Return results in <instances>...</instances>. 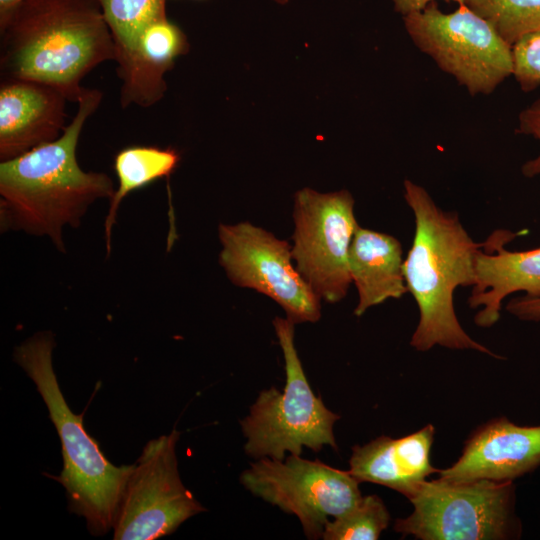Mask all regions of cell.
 I'll list each match as a JSON object with an SVG mask.
<instances>
[{"mask_svg": "<svg viewBox=\"0 0 540 540\" xmlns=\"http://www.w3.org/2000/svg\"><path fill=\"white\" fill-rule=\"evenodd\" d=\"M434 434V426L428 424L398 439L380 436L354 446L349 472L359 482L386 486L409 500L428 476L438 472L430 462Z\"/></svg>", "mask_w": 540, "mask_h": 540, "instance_id": "cell-14", "label": "cell"}, {"mask_svg": "<svg viewBox=\"0 0 540 540\" xmlns=\"http://www.w3.org/2000/svg\"><path fill=\"white\" fill-rule=\"evenodd\" d=\"M509 313L525 321H540V298L521 296L512 299L506 306Z\"/></svg>", "mask_w": 540, "mask_h": 540, "instance_id": "cell-23", "label": "cell"}, {"mask_svg": "<svg viewBox=\"0 0 540 540\" xmlns=\"http://www.w3.org/2000/svg\"><path fill=\"white\" fill-rule=\"evenodd\" d=\"M290 319L275 317L273 326L282 349L286 385L259 393L249 415L241 421L247 441L246 454L255 459H285L302 453L303 447L317 452L324 445L337 449L333 433L339 415L330 411L311 389L294 344Z\"/></svg>", "mask_w": 540, "mask_h": 540, "instance_id": "cell-5", "label": "cell"}, {"mask_svg": "<svg viewBox=\"0 0 540 540\" xmlns=\"http://www.w3.org/2000/svg\"><path fill=\"white\" fill-rule=\"evenodd\" d=\"M513 74L521 89L540 86V30L521 37L512 45Z\"/></svg>", "mask_w": 540, "mask_h": 540, "instance_id": "cell-21", "label": "cell"}, {"mask_svg": "<svg viewBox=\"0 0 540 540\" xmlns=\"http://www.w3.org/2000/svg\"><path fill=\"white\" fill-rule=\"evenodd\" d=\"M291 246L296 269L313 291L328 303L342 300L352 282L349 250L359 226L349 191L295 193Z\"/></svg>", "mask_w": 540, "mask_h": 540, "instance_id": "cell-8", "label": "cell"}, {"mask_svg": "<svg viewBox=\"0 0 540 540\" xmlns=\"http://www.w3.org/2000/svg\"><path fill=\"white\" fill-rule=\"evenodd\" d=\"M101 101L100 90L84 87L75 116L56 140L1 161L2 232L45 235L64 251V226L78 227L93 202L112 199V179L102 172L82 170L76 156L81 131Z\"/></svg>", "mask_w": 540, "mask_h": 540, "instance_id": "cell-1", "label": "cell"}, {"mask_svg": "<svg viewBox=\"0 0 540 540\" xmlns=\"http://www.w3.org/2000/svg\"><path fill=\"white\" fill-rule=\"evenodd\" d=\"M66 96L37 81L1 78L0 159L16 158L64 131Z\"/></svg>", "mask_w": 540, "mask_h": 540, "instance_id": "cell-13", "label": "cell"}, {"mask_svg": "<svg viewBox=\"0 0 540 540\" xmlns=\"http://www.w3.org/2000/svg\"><path fill=\"white\" fill-rule=\"evenodd\" d=\"M179 160V154L172 148L133 146L117 153L114 169L118 178V188L110 200V208L104 223L107 254L110 253L111 231L122 200L129 193L157 179L168 177Z\"/></svg>", "mask_w": 540, "mask_h": 540, "instance_id": "cell-18", "label": "cell"}, {"mask_svg": "<svg viewBox=\"0 0 540 540\" xmlns=\"http://www.w3.org/2000/svg\"><path fill=\"white\" fill-rule=\"evenodd\" d=\"M55 346L50 332H39L17 346L14 361L34 382L60 438L63 468L53 476L66 490L68 510L86 520L94 536L113 530L119 503L133 469L116 466L84 427L60 389L52 362Z\"/></svg>", "mask_w": 540, "mask_h": 540, "instance_id": "cell-4", "label": "cell"}, {"mask_svg": "<svg viewBox=\"0 0 540 540\" xmlns=\"http://www.w3.org/2000/svg\"><path fill=\"white\" fill-rule=\"evenodd\" d=\"M390 522V514L380 497L368 495L325 525V540H376Z\"/></svg>", "mask_w": 540, "mask_h": 540, "instance_id": "cell-20", "label": "cell"}, {"mask_svg": "<svg viewBox=\"0 0 540 540\" xmlns=\"http://www.w3.org/2000/svg\"><path fill=\"white\" fill-rule=\"evenodd\" d=\"M349 270L359 297L356 316L408 292L402 246L391 235L358 226L349 250Z\"/></svg>", "mask_w": 540, "mask_h": 540, "instance_id": "cell-16", "label": "cell"}, {"mask_svg": "<svg viewBox=\"0 0 540 540\" xmlns=\"http://www.w3.org/2000/svg\"><path fill=\"white\" fill-rule=\"evenodd\" d=\"M240 481L253 495L297 516L308 539L321 538L329 517L342 515L362 498L360 482L349 471L299 455L257 459Z\"/></svg>", "mask_w": 540, "mask_h": 540, "instance_id": "cell-10", "label": "cell"}, {"mask_svg": "<svg viewBox=\"0 0 540 540\" xmlns=\"http://www.w3.org/2000/svg\"><path fill=\"white\" fill-rule=\"evenodd\" d=\"M413 512L394 530L421 540H505L518 538L513 481L425 480L409 499Z\"/></svg>", "mask_w": 540, "mask_h": 540, "instance_id": "cell-6", "label": "cell"}, {"mask_svg": "<svg viewBox=\"0 0 540 540\" xmlns=\"http://www.w3.org/2000/svg\"><path fill=\"white\" fill-rule=\"evenodd\" d=\"M179 436L173 429L144 446L119 503L114 540H155L206 510L181 481L176 456Z\"/></svg>", "mask_w": 540, "mask_h": 540, "instance_id": "cell-9", "label": "cell"}, {"mask_svg": "<svg viewBox=\"0 0 540 540\" xmlns=\"http://www.w3.org/2000/svg\"><path fill=\"white\" fill-rule=\"evenodd\" d=\"M219 263L236 286L251 288L279 304L292 322H316L321 298L292 264L291 246L250 222L220 224Z\"/></svg>", "mask_w": 540, "mask_h": 540, "instance_id": "cell-11", "label": "cell"}, {"mask_svg": "<svg viewBox=\"0 0 540 540\" xmlns=\"http://www.w3.org/2000/svg\"><path fill=\"white\" fill-rule=\"evenodd\" d=\"M507 241L489 251L478 250L475 257L476 284L468 299L473 309L482 307L475 317L476 325L488 328L500 317L502 301L510 294L523 291L540 298V247L528 251H508Z\"/></svg>", "mask_w": 540, "mask_h": 540, "instance_id": "cell-15", "label": "cell"}, {"mask_svg": "<svg viewBox=\"0 0 540 540\" xmlns=\"http://www.w3.org/2000/svg\"><path fill=\"white\" fill-rule=\"evenodd\" d=\"M512 46L526 34L540 30V0H466Z\"/></svg>", "mask_w": 540, "mask_h": 540, "instance_id": "cell-19", "label": "cell"}, {"mask_svg": "<svg viewBox=\"0 0 540 540\" xmlns=\"http://www.w3.org/2000/svg\"><path fill=\"white\" fill-rule=\"evenodd\" d=\"M404 23L416 46L472 95L490 94L513 74L512 46L465 4L446 14L430 3Z\"/></svg>", "mask_w": 540, "mask_h": 540, "instance_id": "cell-7", "label": "cell"}, {"mask_svg": "<svg viewBox=\"0 0 540 540\" xmlns=\"http://www.w3.org/2000/svg\"><path fill=\"white\" fill-rule=\"evenodd\" d=\"M540 465V425L520 426L498 417L479 426L467 438L460 457L438 470L448 482L513 481Z\"/></svg>", "mask_w": 540, "mask_h": 540, "instance_id": "cell-12", "label": "cell"}, {"mask_svg": "<svg viewBox=\"0 0 540 540\" xmlns=\"http://www.w3.org/2000/svg\"><path fill=\"white\" fill-rule=\"evenodd\" d=\"M105 21L112 34L121 85L131 78L137 49L144 31L167 18L166 0H99Z\"/></svg>", "mask_w": 540, "mask_h": 540, "instance_id": "cell-17", "label": "cell"}, {"mask_svg": "<svg viewBox=\"0 0 540 540\" xmlns=\"http://www.w3.org/2000/svg\"><path fill=\"white\" fill-rule=\"evenodd\" d=\"M518 131L532 135L540 141V99L520 113ZM522 173L527 177L540 174V154L522 166Z\"/></svg>", "mask_w": 540, "mask_h": 540, "instance_id": "cell-22", "label": "cell"}, {"mask_svg": "<svg viewBox=\"0 0 540 540\" xmlns=\"http://www.w3.org/2000/svg\"><path fill=\"white\" fill-rule=\"evenodd\" d=\"M274 1L279 4H286L289 0H274Z\"/></svg>", "mask_w": 540, "mask_h": 540, "instance_id": "cell-26", "label": "cell"}, {"mask_svg": "<svg viewBox=\"0 0 540 540\" xmlns=\"http://www.w3.org/2000/svg\"><path fill=\"white\" fill-rule=\"evenodd\" d=\"M433 0H393L395 10L403 16L423 10ZM464 5L466 0H452Z\"/></svg>", "mask_w": 540, "mask_h": 540, "instance_id": "cell-24", "label": "cell"}, {"mask_svg": "<svg viewBox=\"0 0 540 540\" xmlns=\"http://www.w3.org/2000/svg\"><path fill=\"white\" fill-rule=\"evenodd\" d=\"M21 1L23 0H0V22H3Z\"/></svg>", "mask_w": 540, "mask_h": 540, "instance_id": "cell-25", "label": "cell"}, {"mask_svg": "<svg viewBox=\"0 0 540 540\" xmlns=\"http://www.w3.org/2000/svg\"><path fill=\"white\" fill-rule=\"evenodd\" d=\"M116 49L99 0H23L0 22L1 78L37 81L77 102Z\"/></svg>", "mask_w": 540, "mask_h": 540, "instance_id": "cell-2", "label": "cell"}, {"mask_svg": "<svg viewBox=\"0 0 540 540\" xmlns=\"http://www.w3.org/2000/svg\"><path fill=\"white\" fill-rule=\"evenodd\" d=\"M404 189L405 200L415 217V233L403 261V273L420 313L410 345L422 352L440 345L501 358L465 332L453 305L458 287L475 286L476 253L487 247L490 239L475 243L457 214L443 212L423 187L405 180Z\"/></svg>", "mask_w": 540, "mask_h": 540, "instance_id": "cell-3", "label": "cell"}]
</instances>
